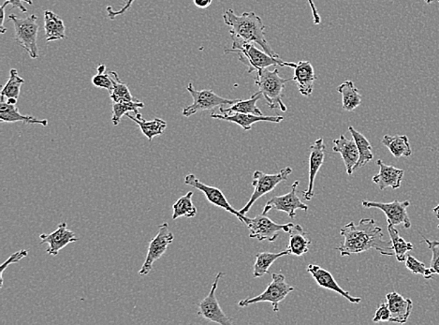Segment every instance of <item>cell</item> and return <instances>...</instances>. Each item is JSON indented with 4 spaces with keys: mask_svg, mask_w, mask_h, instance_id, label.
<instances>
[{
    "mask_svg": "<svg viewBox=\"0 0 439 325\" xmlns=\"http://www.w3.org/2000/svg\"><path fill=\"white\" fill-rule=\"evenodd\" d=\"M340 235L344 242L336 247L342 257H350L370 250L384 256H393L392 242L385 240L381 227L376 226L373 219H361L358 225L352 221L341 228Z\"/></svg>",
    "mask_w": 439,
    "mask_h": 325,
    "instance_id": "obj_1",
    "label": "cell"
},
{
    "mask_svg": "<svg viewBox=\"0 0 439 325\" xmlns=\"http://www.w3.org/2000/svg\"><path fill=\"white\" fill-rule=\"evenodd\" d=\"M223 20L225 25L232 27V30H230V34L238 36L244 41L259 45L265 53L273 56V58L280 59L271 47L266 37H265L264 22H262L261 17L256 16L254 11L237 16L232 8H229L225 11Z\"/></svg>",
    "mask_w": 439,
    "mask_h": 325,
    "instance_id": "obj_2",
    "label": "cell"
},
{
    "mask_svg": "<svg viewBox=\"0 0 439 325\" xmlns=\"http://www.w3.org/2000/svg\"><path fill=\"white\" fill-rule=\"evenodd\" d=\"M233 39V47L230 49L225 50V54H237L239 61L247 67V73H259V70L271 67V66H279V67H289L295 68V62H284L280 59L273 58L264 50H259L256 44L252 42L244 41L238 36L230 34Z\"/></svg>",
    "mask_w": 439,
    "mask_h": 325,
    "instance_id": "obj_3",
    "label": "cell"
},
{
    "mask_svg": "<svg viewBox=\"0 0 439 325\" xmlns=\"http://www.w3.org/2000/svg\"><path fill=\"white\" fill-rule=\"evenodd\" d=\"M290 81H293L292 78L286 79L279 76L278 68L270 70L267 68L256 73L255 84L271 109L287 112V108L282 101V94L285 85Z\"/></svg>",
    "mask_w": 439,
    "mask_h": 325,
    "instance_id": "obj_4",
    "label": "cell"
},
{
    "mask_svg": "<svg viewBox=\"0 0 439 325\" xmlns=\"http://www.w3.org/2000/svg\"><path fill=\"white\" fill-rule=\"evenodd\" d=\"M8 20L13 23L14 36L17 44L24 48L32 59H39L38 38L39 25L38 16L36 14L27 17V18H19L16 14H11Z\"/></svg>",
    "mask_w": 439,
    "mask_h": 325,
    "instance_id": "obj_5",
    "label": "cell"
},
{
    "mask_svg": "<svg viewBox=\"0 0 439 325\" xmlns=\"http://www.w3.org/2000/svg\"><path fill=\"white\" fill-rule=\"evenodd\" d=\"M273 281L271 282L266 290L256 298L245 299L238 303L240 307H249L250 305L256 303H264L268 302L272 305L273 310L275 312H279V304L285 300V298L295 290V287L290 286L286 282V276L281 273H273L272 275Z\"/></svg>",
    "mask_w": 439,
    "mask_h": 325,
    "instance_id": "obj_6",
    "label": "cell"
},
{
    "mask_svg": "<svg viewBox=\"0 0 439 325\" xmlns=\"http://www.w3.org/2000/svg\"><path fill=\"white\" fill-rule=\"evenodd\" d=\"M292 173V169L290 167L284 168V169H282L280 172L276 173V175H268V173H264L261 171H256L254 173L252 181V186L255 190H254L253 195L251 196L249 202L241 210H239L241 215L245 216L247 213H249L256 200L272 192L281 182L286 181Z\"/></svg>",
    "mask_w": 439,
    "mask_h": 325,
    "instance_id": "obj_7",
    "label": "cell"
},
{
    "mask_svg": "<svg viewBox=\"0 0 439 325\" xmlns=\"http://www.w3.org/2000/svg\"><path fill=\"white\" fill-rule=\"evenodd\" d=\"M187 90L190 92L193 99V104L186 108H184L183 114L186 118L195 115L202 111L213 110L216 107L222 108L230 106L235 104L239 99H230L222 98V97L216 95L212 90H196L193 85L190 82Z\"/></svg>",
    "mask_w": 439,
    "mask_h": 325,
    "instance_id": "obj_8",
    "label": "cell"
},
{
    "mask_svg": "<svg viewBox=\"0 0 439 325\" xmlns=\"http://www.w3.org/2000/svg\"><path fill=\"white\" fill-rule=\"evenodd\" d=\"M244 223L247 225L250 231V238H256L259 241H268L270 243L278 239L279 233L285 232L289 233L293 223L278 224L271 221L266 215L256 216L249 219L244 216Z\"/></svg>",
    "mask_w": 439,
    "mask_h": 325,
    "instance_id": "obj_9",
    "label": "cell"
},
{
    "mask_svg": "<svg viewBox=\"0 0 439 325\" xmlns=\"http://www.w3.org/2000/svg\"><path fill=\"white\" fill-rule=\"evenodd\" d=\"M175 240V235L171 232L169 224L164 222L159 225V232L155 238L149 242L147 258L139 271L140 276H147L153 269L154 262L159 260L165 255L168 246Z\"/></svg>",
    "mask_w": 439,
    "mask_h": 325,
    "instance_id": "obj_10",
    "label": "cell"
},
{
    "mask_svg": "<svg viewBox=\"0 0 439 325\" xmlns=\"http://www.w3.org/2000/svg\"><path fill=\"white\" fill-rule=\"evenodd\" d=\"M222 276H224V273L219 272L216 276L215 281L212 284V288L209 295L199 302L198 315L205 319V320L211 321V323H215L221 325H230L233 324L232 318L228 317L225 314L223 310H222L218 299L216 296V290L218 287V282L221 281Z\"/></svg>",
    "mask_w": 439,
    "mask_h": 325,
    "instance_id": "obj_11",
    "label": "cell"
},
{
    "mask_svg": "<svg viewBox=\"0 0 439 325\" xmlns=\"http://www.w3.org/2000/svg\"><path fill=\"white\" fill-rule=\"evenodd\" d=\"M300 184V182L295 181L292 185L289 193L281 196H273L269 201L265 204L264 215H267L271 210L275 209L278 211H282V212L287 213V215L290 219H295L296 216V210L301 209L304 211L309 210V205L304 204L299 198L297 195V188Z\"/></svg>",
    "mask_w": 439,
    "mask_h": 325,
    "instance_id": "obj_12",
    "label": "cell"
},
{
    "mask_svg": "<svg viewBox=\"0 0 439 325\" xmlns=\"http://www.w3.org/2000/svg\"><path fill=\"white\" fill-rule=\"evenodd\" d=\"M361 205L366 208H378L384 212L387 216L388 223L393 226L403 224L406 229L412 227L409 216L407 215V207L410 205L409 201L399 202L397 200L392 202H376L364 201Z\"/></svg>",
    "mask_w": 439,
    "mask_h": 325,
    "instance_id": "obj_13",
    "label": "cell"
},
{
    "mask_svg": "<svg viewBox=\"0 0 439 325\" xmlns=\"http://www.w3.org/2000/svg\"><path fill=\"white\" fill-rule=\"evenodd\" d=\"M185 184L204 193L205 197H206L210 204L221 207L222 209L226 210L227 212L237 216L239 221L244 223L245 216H242L239 211H236L235 208L230 205L226 197H225L221 190L218 189V188L208 186V185L202 183L193 173H190V175L186 176V178H185Z\"/></svg>",
    "mask_w": 439,
    "mask_h": 325,
    "instance_id": "obj_14",
    "label": "cell"
},
{
    "mask_svg": "<svg viewBox=\"0 0 439 325\" xmlns=\"http://www.w3.org/2000/svg\"><path fill=\"white\" fill-rule=\"evenodd\" d=\"M41 244H48L49 247L47 250V255L51 256H58L61 250L67 247L68 245L78 241L75 233L68 229L67 222H62L58 224L56 231L51 233H42L39 235Z\"/></svg>",
    "mask_w": 439,
    "mask_h": 325,
    "instance_id": "obj_15",
    "label": "cell"
},
{
    "mask_svg": "<svg viewBox=\"0 0 439 325\" xmlns=\"http://www.w3.org/2000/svg\"><path fill=\"white\" fill-rule=\"evenodd\" d=\"M307 273H309L310 275L313 276V278L315 279V281L319 286L324 288V289L333 290V292L339 293V295L343 296V298L349 300L350 303H361V298H354V296L350 295L349 292L342 289L329 271L323 269V268L316 264H309L307 268Z\"/></svg>",
    "mask_w": 439,
    "mask_h": 325,
    "instance_id": "obj_16",
    "label": "cell"
},
{
    "mask_svg": "<svg viewBox=\"0 0 439 325\" xmlns=\"http://www.w3.org/2000/svg\"><path fill=\"white\" fill-rule=\"evenodd\" d=\"M211 118L221 119V121L233 122L239 125L244 130H250L254 124L258 122H271V123H280L284 121L283 116H256L252 114L233 113L230 115L224 114H211Z\"/></svg>",
    "mask_w": 439,
    "mask_h": 325,
    "instance_id": "obj_17",
    "label": "cell"
},
{
    "mask_svg": "<svg viewBox=\"0 0 439 325\" xmlns=\"http://www.w3.org/2000/svg\"><path fill=\"white\" fill-rule=\"evenodd\" d=\"M325 147L323 139L319 138L314 142L310 147L309 157V183L306 192H303L304 199L310 201L314 197V187H315V179L318 175L319 169L324 162Z\"/></svg>",
    "mask_w": 439,
    "mask_h": 325,
    "instance_id": "obj_18",
    "label": "cell"
},
{
    "mask_svg": "<svg viewBox=\"0 0 439 325\" xmlns=\"http://www.w3.org/2000/svg\"><path fill=\"white\" fill-rule=\"evenodd\" d=\"M386 300L390 312V323L406 324L412 312V301L395 292L388 293Z\"/></svg>",
    "mask_w": 439,
    "mask_h": 325,
    "instance_id": "obj_19",
    "label": "cell"
},
{
    "mask_svg": "<svg viewBox=\"0 0 439 325\" xmlns=\"http://www.w3.org/2000/svg\"><path fill=\"white\" fill-rule=\"evenodd\" d=\"M376 165L379 167V173L372 178V180L378 185L379 190H384L387 188L397 190L401 187L404 175V170L385 164L381 159L376 161Z\"/></svg>",
    "mask_w": 439,
    "mask_h": 325,
    "instance_id": "obj_20",
    "label": "cell"
},
{
    "mask_svg": "<svg viewBox=\"0 0 439 325\" xmlns=\"http://www.w3.org/2000/svg\"><path fill=\"white\" fill-rule=\"evenodd\" d=\"M333 142L335 145L333 150L340 154L347 175L352 176L359 161V151L354 140H350L345 135H340L339 138L333 140Z\"/></svg>",
    "mask_w": 439,
    "mask_h": 325,
    "instance_id": "obj_21",
    "label": "cell"
},
{
    "mask_svg": "<svg viewBox=\"0 0 439 325\" xmlns=\"http://www.w3.org/2000/svg\"><path fill=\"white\" fill-rule=\"evenodd\" d=\"M316 79L315 70L309 61H300L295 68L293 81L297 85L299 92L303 96H311Z\"/></svg>",
    "mask_w": 439,
    "mask_h": 325,
    "instance_id": "obj_22",
    "label": "cell"
},
{
    "mask_svg": "<svg viewBox=\"0 0 439 325\" xmlns=\"http://www.w3.org/2000/svg\"><path fill=\"white\" fill-rule=\"evenodd\" d=\"M0 121L6 123L23 122L25 124H39L44 127H47L48 125L47 119H38L33 116L21 115L16 104H8L4 101H1L0 104Z\"/></svg>",
    "mask_w": 439,
    "mask_h": 325,
    "instance_id": "obj_23",
    "label": "cell"
},
{
    "mask_svg": "<svg viewBox=\"0 0 439 325\" xmlns=\"http://www.w3.org/2000/svg\"><path fill=\"white\" fill-rule=\"evenodd\" d=\"M290 242L287 250L290 255L302 257V256L309 252L311 239L309 238V233L304 232L301 225H293L290 232Z\"/></svg>",
    "mask_w": 439,
    "mask_h": 325,
    "instance_id": "obj_24",
    "label": "cell"
},
{
    "mask_svg": "<svg viewBox=\"0 0 439 325\" xmlns=\"http://www.w3.org/2000/svg\"><path fill=\"white\" fill-rule=\"evenodd\" d=\"M45 39L48 42L66 39V25L63 20L52 11H44Z\"/></svg>",
    "mask_w": 439,
    "mask_h": 325,
    "instance_id": "obj_25",
    "label": "cell"
},
{
    "mask_svg": "<svg viewBox=\"0 0 439 325\" xmlns=\"http://www.w3.org/2000/svg\"><path fill=\"white\" fill-rule=\"evenodd\" d=\"M128 118L135 122L141 129L142 133L147 136L148 141L151 142L156 136L162 135L164 130H166L167 123L161 118H155L153 121H147L142 118L141 114H136V116H131L130 113L127 114Z\"/></svg>",
    "mask_w": 439,
    "mask_h": 325,
    "instance_id": "obj_26",
    "label": "cell"
},
{
    "mask_svg": "<svg viewBox=\"0 0 439 325\" xmlns=\"http://www.w3.org/2000/svg\"><path fill=\"white\" fill-rule=\"evenodd\" d=\"M338 91L342 95V102H343V109L347 112H352L357 109L361 104V96L360 91L355 87L354 82L347 80L342 82L338 87Z\"/></svg>",
    "mask_w": 439,
    "mask_h": 325,
    "instance_id": "obj_27",
    "label": "cell"
},
{
    "mask_svg": "<svg viewBox=\"0 0 439 325\" xmlns=\"http://www.w3.org/2000/svg\"><path fill=\"white\" fill-rule=\"evenodd\" d=\"M349 130L350 134H352V139L354 140L356 145H357L359 151V161L354 168L355 172L356 170L366 166L369 162L371 161L374 159V154L372 152V145L369 140L366 138V136L359 133L353 127H350Z\"/></svg>",
    "mask_w": 439,
    "mask_h": 325,
    "instance_id": "obj_28",
    "label": "cell"
},
{
    "mask_svg": "<svg viewBox=\"0 0 439 325\" xmlns=\"http://www.w3.org/2000/svg\"><path fill=\"white\" fill-rule=\"evenodd\" d=\"M381 142L396 159L402 158V157L409 158L412 155L409 140L407 135H385Z\"/></svg>",
    "mask_w": 439,
    "mask_h": 325,
    "instance_id": "obj_29",
    "label": "cell"
},
{
    "mask_svg": "<svg viewBox=\"0 0 439 325\" xmlns=\"http://www.w3.org/2000/svg\"><path fill=\"white\" fill-rule=\"evenodd\" d=\"M25 84V80L19 75L18 71L16 68H11L10 78L8 79L1 91V101L7 102L8 104H16L17 99L20 96L21 87Z\"/></svg>",
    "mask_w": 439,
    "mask_h": 325,
    "instance_id": "obj_30",
    "label": "cell"
},
{
    "mask_svg": "<svg viewBox=\"0 0 439 325\" xmlns=\"http://www.w3.org/2000/svg\"><path fill=\"white\" fill-rule=\"evenodd\" d=\"M289 250H283L278 253L259 252L256 255L255 264H254L253 276L254 278H261L269 273V268L278 259L290 255Z\"/></svg>",
    "mask_w": 439,
    "mask_h": 325,
    "instance_id": "obj_31",
    "label": "cell"
},
{
    "mask_svg": "<svg viewBox=\"0 0 439 325\" xmlns=\"http://www.w3.org/2000/svg\"><path fill=\"white\" fill-rule=\"evenodd\" d=\"M261 93L256 92L253 94L250 99H246V101L236 102L235 104L230 105V107L221 108V113L224 115H230L233 113H242V114H252L256 116H264L261 111L256 107V102L261 98Z\"/></svg>",
    "mask_w": 439,
    "mask_h": 325,
    "instance_id": "obj_32",
    "label": "cell"
},
{
    "mask_svg": "<svg viewBox=\"0 0 439 325\" xmlns=\"http://www.w3.org/2000/svg\"><path fill=\"white\" fill-rule=\"evenodd\" d=\"M108 73L113 82V88L110 91V98L113 102H139V99L132 96L128 90V85L119 78L118 73L111 70Z\"/></svg>",
    "mask_w": 439,
    "mask_h": 325,
    "instance_id": "obj_33",
    "label": "cell"
},
{
    "mask_svg": "<svg viewBox=\"0 0 439 325\" xmlns=\"http://www.w3.org/2000/svg\"><path fill=\"white\" fill-rule=\"evenodd\" d=\"M388 232H389L396 260L399 262H406L407 253L413 250L412 243L401 238L398 231L392 224L388 223Z\"/></svg>",
    "mask_w": 439,
    "mask_h": 325,
    "instance_id": "obj_34",
    "label": "cell"
},
{
    "mask_svg": "<svg viewBox=\"0 0 439 325\" xmlns=\"http://www.w3.org/2000/svg\"><path fill=\"white\" fill-rule=\"evenodd\" d=\"M193 192H187L182 196L173 205V219L175 221L181 216L185 218H194L197 215V208L192 202Z\"/></svg>",
    "mask_w": 439,
    "mask_h": 325,
    "instance_id": "obj_35",
    "label": "cell"
},
{
    "mask_svg": "<svg viewBox=\"0 0 439 325\" xmlns=\"http://www.w3.org/2000/svg\"><path fill=\"white\" fill-rule=\"evenodd\" d=\"M145 106L144 102H113V116L112 122L115 126H118L120 123L121 118L127 114L132 112L139 114V109H142Z\"/></svg>",
    "mask_w": 439,
    "mask_h": 325,
    "instance_id": "obj_36",
    "label": "cell"
},
{
    "mask_svg": "<svg viewBox=\"0 0 439 325\" xmlns=\"http://www.w3.org/2000/svg\"><path fill=\"white\" fill-rule=\"evenodd\" d=\"M406 266L410 272L415 275H421L426 279L432 278L435 274L431 267L427 268L423 262L418 261L417 259L410 255L407 256Z\"/></svg>",
    "mask_w": 439,
    "mask_h": 325,
    "instance_id": "obj_37",
    "label": "cell"
},
{
    "mask_svg": "<svg viewBox=\"0 0 439 325\" xmlns=\"http://www.w3.org/2000/svg\"><path fill=\"white\" fill-rule=\"evenodd\" d=\"M106 66L104 64L99 65V67L97 68L98 73H97L95 76H93L92 84L95 85L96 87L104 88V90H107L110 92L113 88V82L112 80L110 78L109 73H106Z\"/></svg>",
    "mask_w": 439,
    "mask_h": 325,
    "instance_id": "obj_38",
    "label": "cell"
},
{
    "mask_svg": "<svg viewBox=\"0 0 439 325\" xmlns=\"http://www.w3.org/2000/svg\"><path fill=\"white\" fill-rule=\"evenodd\" d=\"M28 255L27 250H21L19 252L13 253V255L10 256V258H8V260L5 262H3L1 265V268H0V288L3 287V282H4V278H3V274H4V271L6 268L10 266L11 264H16L17 262L23 260V259L27 257Z\"/></svg>",
    "mask_w": 439,
    "mask_h": 325,
    "instance_id": "obj_39",
    "label": "cell"
},
{
    "mask_svg": "<svg viewBox=\"0 0 439 325\" xmlns=\"http://www.w3.org/2000/svg\"><path fill=\"white\" fill-rule=\"evenodd\" d=\"M423 241L426 242L428 249L432 252V260L430 267L434 270L437 275H439V241H431L426 238H423Z\"/></svg>",
    "mask_w": 439,
    "mask_h": 325,
    "instance_id": "obj_40",
    "label": "cell"
},
{
    "mask_svg": "<svg viewBox=\"0 0 439 325\" xmlns=\"http://www.w3.org/2000/svg\"><path fill=\"white\" fill-rule=\"evenodd\" d=\"M390 312L389 307H388L387 303H382L381 306H379L378 309H376L374 319H373V321H374V323H381V321H390Z\"/></svg>",
    "mask_w": 439,
    "mask_h": 325,
    "instance_id": "obj_41",
    "label": "cell"
},
{
    "mask_svg": "<svg viewBox=\"0 0 439 325\" xmlns=\"http://www.w3.org/2000/svg\"><path fill=\"white\" fill-rule=\"evenodd\" d=\"M134 1H135V0H127V1L125 2V5L123 6V7H122L120 10H118V11H113V8L111 7V6H108L107 7L108 17H109L110 19L115 20L116 17L119 16H122V14H124L125 11H128V10H130Z\"/></svg>",
    "mask_w": 439,
    "mask_h": 325,
    "instance_id": "obj_42",
    "label": "cell"
},
{
    "mask_svg": "<svg viewBox=\"0 0 439 325\" xmlns=\"http://www.w3.org/2000/svg\"><path fill=\"white\" fill-rule=\"evenodd\" d=\"M7 1L10 2V4L13 6V8H19L22 13H27V8L25 7L24 3H27V4L32 5V0H7Z\"/></svg>",
    "mask_w": 439,
    "mask_h": 325,
    "instance_id": "obj_43",
    "label": "cell"
},
{
    "mask_svg": "<svg viewBox=\"0 0 439 325\" xmlns=\"http://www.w3.org/2000/svg\"><path fill=\"white\" fill-rule=\"evenodd\" d=\"M8 4H10V2L6 0V1L4 2V4H2L1 6H0V13H1V17H0V18H1V22H0V33L1 34H5L6 31H7V30H6V27H4V21H5V8L7 7Z\"/></svg>",
    "mask_w": 439,
    "mask_h": 325,
    "instance_id": "obj_44",
    "label": "cell"
},
{
    "mask_svg": "<svg viewBox=\"0 0 439 325\" xmlns=\"http://www.w3.org/2000/svg\"><path fill=\"white\" fill-rule=\"evenodd\" d=\"M309 3L310 8H311L312 14H313V20L314 24L318 25L321 24V16H319L318 13V10H316L315 4H314L313 0H307Z\"/></svg>",
    "mask_w": 439,
    "mask_h": 325,
    "instance_id": "obj_45",
    "label": "cell"
},
{
    "mask_svg": "<svg viewBox=\"0 0 439 325\" xmlns=\"http://www.w3.org/2000/svg\"><path fill=\"white\" fill-rule=\"evenodd\" d=\"M213 0H193L194 5L199 8H206L212 4Z\"/></svg>",
    "mask_w": 439,
    "mask_h": 325,
    "instance_id": "obj_46",
    "label": "cell"
},
{
    "mask_svg": "<svg viewBox=\"0 0 439 325\" xmlns=\"http://www.w3.org/2000/svg\"><path fill=\"white\" fill-rule=\"evenodd\" d=\"M433 211H434L435 216H437V218L439 219V204H438L437 207H435L434 209H433ZM438 228L439 229V224L438 225Z\"/></svg>",
    "mask_w": 439,
    "mask_h": 325,
    "instance_id": "obj_47",
    "label": "cell"
},
{
    "mask_svg": "<svg viewBox=\"0 0 439 325\" xmlns=\"http://www.w3.org/2000/svg\"><path fill=\"white\" fill-rule=\"evenodd\" d=\"M427 3V4H431L434 0H424Z\"/></svg>",
    "mask_w": 439,
    "mask_h": 325,
    "instance_id": "obj_48",
    "label": "cell"
},
{
    "mask_svg": "<svg viewBox=\"0 0 439 325\" xmlns=\"http://www.w3.org/2000/svg\"><path fill=\"white\" fill-rule=\"evenodd\" d=\"M438 2H439V0H438Z\"/></svg>",
    "mask_w": 439,
    "mask_h": 325,
    "instance_id": "obj_49",
    "label": "cell"
}]
</instances>
